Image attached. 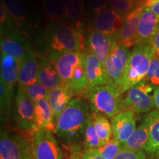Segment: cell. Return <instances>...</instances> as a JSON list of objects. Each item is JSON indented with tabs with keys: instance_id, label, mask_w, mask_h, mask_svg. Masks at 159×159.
Here are the masks:
<instances>
[{
	"instance_id": "obj_9",
	"label": "cell",
	"mask_w": 159,
	"mask_h": 159,
	"mask_svg": "<svg viewBox=\"0 0 159 159\" xmlns=\"http://www.w3.org/2000/svg\"><path fill=\"white\" fill-rule=\"evenodd\" d=\"M144 2V0H141L136 8L125 17L124 25L118 33L113 36L119 43L128 48L136 46L139 21L145 8Z\"/></svg>"
},
{
	"instance_id": "obj_43",
	"label": "cell",
	"mask_w": 159,
	"mask_h": 159,
	"mask_svg": "<svg viewBox=\"0 0 159 159\" xmlns=\"http://www.w3.org/2000/svg\"><path fill=\"white\" fill-rule=\"evenodd\" d=\"M32 159H35V158H34V157H33V158H32Z\"/></svg>"
},
{
	"instance_id": "obj_5",
	"label": "cell",
	"mask_w": 159,
	"mask_h": 159,
	"mask_svg": "<svg viewBox=\"0 0 159 159\" xmlns=\"http://www.w3.org/2000/svg\"><path fill=\"white\" fill-rule=\"evenodd\" d=\"M30 139L19 134L2 130L0 159H32Z\"/></svg>"
},
{
	"instance_id": "obj_13",
	"label": "cell",
	"mask_w": 159,
	"mask_h": 159,
	"mask_svg": "<svg viewBox=\"0 0 159 159\" xmlns=\"http://www.w3.org/2000/svg\"><path fill=\"white\" fill-rule=\"evenodd\" d=\"M85 59V53L80 52H66L51 57L63 83L70 80L73 71Z\"/></svg>"
},
{
	"instance_id": "obj_30",
	"label": "cell",
	"mask_w": 159,
	"mask_h": 159,
	"mask_svg": "<svg viewBox=\"0 0 159 159\" xmlns=\"http://www.w3.org/2000/svg\"><path fill=\"white\" fill-rule=\"evenodd\" d=\"M19 90H21V89H19ZM21 91L30 99L35 102L40 99H47L49 90L45 88L43 85L40 84L39 82H35L27 85Z\"/></svg>"
},
{
	"instance_id": "obj_20",
	"label": "cell",
	"mask_w": 159,
	"mask_h": 159,
	"mask_svg": "<svg viewBox=\"0 0 159 159\" xmlns=\"http://www.w3.org/2000/svg\"><path fill=\"white\" fill-rule=\"evenodd\" d=\"M39 63L34 52L30 49L21 61L19 79H18V89L22 90L27 85L38 82V71Z\"/></svg>"
},
{
	"instance_id": "obj_21",
	"label": "cell",
	"mask_w": 159,
	"mask_h": 159,
	"mask_svg": "<svg viewBox=\"0 0 159 159\" xmlns=\"http://www.w3.org/2000/svg\"><path fill=\"white\" fill-rule=\"evenodd\" d=\"M37 81L48 90L56 88L63 84L54 63L50 60L41 58L39 61Z\"/></svg>"
},
{
	"instance_id": "obj_33",
	"label": "cell",
	"mask_w": 159,
	"mask_h": 159,
	"mask_svg": "<svg viewBox=\"0 0 159 159\" xmlns=\"http://www.w3.org/2000/svg\"><path fill=\"white\" fill-rule=\"evenodd\" d=\"M153 87L154 89L159 86V56L155 55L151 61L150 68L146 77L143 80Z\"/></svg>"
},
{
	"instance_id": "obj_23",
	"label": "cell",
	"mask_w": 159,
	"mask_h": 159,
	"mask_svg": "<svg viewBox=\"0 0 159 159\" xmlns=\"http://www.w3.org/2000/svg\"><path fill=\"white\" fill-rule=\"evenodd\" d=\"M149 125V140L144 150L152 159H159V110L152 111L145 116Z\"/></svg>"
},
{
	"instance_id": "obj_15",
	"label": "cell",
	"mask_w": 159,
	"mask_h": 159,
	"mask_svg": "<svg viewBox=\"0 0 159 159\" xmlns=\"http://www.w3.org/2000/svg\"><path fill=\"white\" fill-rule=\"evenodd\" d=\"M125 17L112 9L105 10L97 14L94 21L95 30L113 37L124 25Z\"/></svg>"
},
{
	"instance_id": "obj_29",
	"label": "cell",
	"mask_w": 159,
	"mask_h": 159,
	"mask_svg": "<svg viewBox=\"0 0 159 159\" xmlns=\"http://www.w3.org/2000/svg\"><path fill=\"white\" fill-rule=\"evenodd\" d=\"M83 138V147L85 149H94L102 145V142L97 136L91 115L87 121Z\"/></svg>"
},
{
	"instance_id": "obj_41",
	"label": "cell",
	"mask_w": 159,
	"mask_h": 159,
	"mask_svg": "<svg viewBox=\"0 0 159 159\" xmlns=\"http://www.w3.org/2000/svg\"><path fill=\"white\" fill-rule=\"evenodd\" d=\"M148 8L150 9L154 14H156L157 16L159 17V2H157L156 4H154V5L150 6V7H148Z\"/></svg>"
},
{
	"instance_id": "obj_28",
	"label": "cell",
	"mask_w": 159,
	"mask_h": 159,
	"mask_svg": "<svg viewBox=\"0 0 159 159\" xmlns=\"http://www.w3.org/2000/svg\"><path fill=\"white\" fill-rule=\"evenodd\" d=\"M43 7L46 14L54 21H61L70 18L61 0H43Z\"/></svg>"
},
{
	"instance_id": "obj_34",
	"label": "cell",
	"mask_w": 159,
	"mask_h": 159,
	"mask_svg": "<svg viewBox=\"0 0 159 159\" xmlns=\"http://www.w3.org/2000/svg\"><path fill=\"white\" fill-rule=\"evenodd\" d=\"M68 12L69 17L79 21L83 16V0H61Z\"/></svg>"
},
{
	"instance_id": "obj_17",
	"label": "cell",
	"mask_w": 159,
	"mask_h": 159,
	"mask_svg": "<svg viewBox=\"0 0 159 159\" xmlns=\"http://www.w3.org/2000/svg\"><path fill=\"white\" fill-rule=\"evenodd\" d=\"M35 119L31 134L39 130H47L55 132V119L50 105L47 99H42L35 102Z\"/></svg>"
},
{
	"instance_id": "obj_32",
	"label": "cell",
	"mask_w": 159,
	"mask_h": 159,
	"mask_svg": "<svg viewBox=\"0 0 159 159\" xmlns=\"http://www.w3.org/2000/svg\"><path fill=\"white\" fill-rule=\"evenodd\" d=\"M96 149L103 159H115L122 149V144L112 138L106 144Z\"/></svg>"
},
{
	"instance_id": "obj_14",
	"label": "cell",
	"mask_w": 159,
	"mask_h": 159,
	"mask_svg": "<svg viewBox=\"0 0 159 159\" xmlns=\"http://www.w3.org/2000/svg\"><path fill=\"white\" fill-rule=\"evenodd\" d=\"M85 65L89 82L88 87L99 86L113 83L107 74L104 65L89 51L85 52Z\"/></svg>"
},
{
	"instance_id": "obj_19",
	"label": "cell",
	"mask_w": 159,
	"mask_h": 159,
	"mask_svg": "<svg viewBox=\"0 0 159 159\" xmlns=\"http://www.w3.org/2000/svg\"><path fill=\"white\" fill-rule=\"evenodd\" d=\"M75 94L69 83H63L58 87L49 91L47 99L56 119L68 106Z\"/></svg>"
},
{
	"instance_id": "obj_4",
	"label": "cell",
	"mask_w": 159,
	"mask_h": 159,
	"mask_svg": "<svg viewBox=\"0 0 159 159\" xmlns=\"http://www.w3.org/2000/svg\"><path fill=\"white\" fill-rule=\"evenodd\" d=\"M154 55L155 51L150 44L135 46L119 86L123 92H126L144 79Z\"/></svg>"
},
{
	"instance_id": "obj_1",
	"label": "cell",
	"mask_w": 159,
	"mask_h": 159,
	"mask_svg": "<svg viewBox=\"0 0 159 159\" xmlns=\"http://www.w3.org/2000/svg\"><path fill=\"white\" fill-rule=\"evenodd\" d=\"M91 115L85 100L75 97L55 119V132L66 143H77L83 137L87 121Z\"/></svg>"
},
{
	"instance_id": "obj_22",
	"label": "cell",
	"mask_w": 159,
	"mask_h": 159,
	"mask_svg": "<svg viewBox=\"0 0 159 159\" xmlns=\"http://www.w3.org/2000/svg\"><path fill=\"white\" fill-rule=\"evenodd\" d=\"M20 65L21 61L19 60L1 52V80L11 90H13L16 83L18 82Z\"/></svg>"
},
{
	"instance_id": "obj_7",
	"label": "cell",
	"mask_w": 159,
	"mask_h": 159,
	"mask_svg": "<svg viewBox=\"0 0 159 159\" xmlns=\"http://www.w3.org/2000/svg\"><path fill=\"white\" fill-rule=\"evenodd\" d=\"M32 152L35 159H63V152L53 133L43 130L31 136Z\"/></svg>"
},
{
	"instance_id": "obj_12",
	"label": "cell",
	"mask_w": 159,
	"mask_h": 159,
	"mask_svg": "<svg viewBox=\"0 0 159 159\" xmlns=\"http://www.w3.org/2000/svg\"><path fill=\"white\" fill-rule=\"evenodd\" d=\"M0 47L2 52L11 55L21 61L32 49L23 34L18 30L1 34Z\"/></svg>"
},
{
	"instance_id": "obj_42",
	"label": "cell",
	"mask_w": 159,
	"mask_h": 159,
	"mask_svg": "<svg viewBox=\"0 0 159 159\" xmlns=\"http://www.w3.org/2000/svg\"><path fill=\"white\" fill-rule=\"evenodd\" d=\"M157 2H159V0H144V4L145 7H148Z\"/></svg>"
},
{
	"instance_id": "obj_35",
	"label": "cell",
	"mask_w": 159,
	"mask_h": 159,
	"mask_svg": "<svg viewBox=\"0 0 159 159\" xmlns=\"http://www.w3.org/2000/svg\"><path fill=\"white\" fill-rule=\"evenodd\" d=\"M13 91L6 85L2 80L0 81V103L1 112H5L10 108L13 99Z\"/></svg>"
},
{
	"instance_id": "obj_27",
	"label": "cell",
	"mask_w": 159,
	"mask_h": 159,
	"mask_svg": "<svg viewBox=\"0 0 159 159\" xmlns=\"http://www.w3.org/2000/svg\"><path fill=\"white\" fill-rule=\"evenodd\" d=\"M69 85L74 91L75 95H80L85 89L88 88L89 82L85 71V59L80 64L77 66L73 71Z\"/></svg>"
},
{
	"instance_id": "obj_10",
	"label": "cell",
	"mask_w": 159,
	"mask_h": 159,
	"mask_svg": "<svg viewBox=\"0 0 159 159\" xmlns=\"http://www.w3.org/2000/svg\"><path fill=\"white\" fill-rule=\"evenodd\" d=\"M35 113V102L26 96L22 91L18 89L15 97L14 119L19 128L28 133L30 136L34 123Z\"/></svg>"
},
{
	"instance_id": "obj_39",
	"label": "cell",
	"mask_w": 159,
	"mask_h": 159,
	"mask_svg": "<svg viewBox=\"0 0 159 159\" xmlns=\"http://www.w3.org/2000/svg\"><path fill=\"white\" fill-rule=\"evenodd\" d=\"M149 44L154 49L155 55H159V29L157 30L156 34L152 37V39H151Z\"/></svg>"
},
{
	"instance_id": "obj_25",
	"label": "cell",
	"mask_w": 159,
	"mask_h": 159,
	"mask_svg": "<svg viewBox=\"0 0 159 159\" xmlns=\"http://www.w3.org/2000/svg\"><path fill=\"white\" fill-rule=\"evenodd\" d=\"M149 125L146 119L141 124L128 140L122 144L123 148L130 150H144L149 140Z\"/></svg>"
},
{
	"instance_id": "obj_36",
	"label": "cell",
	"mask_w": 159,
	"mask_h": 159,
	"mask_svg": "<svg viewBox=\"0 0 159 159\" xmlns=\"http://www.w3.org/2000/svg\"><path fill=\"white\" fill-rule=\"evenodd\" d=\"M146 157L143 150H130L122 148L115 159H146Z\"/></svg>"
},
{
	"instance_id": "obj_8",
	"label": "cell",
	"mask_w": 159,
	"mask_h": 159,
	"mask_svg": "<svg viewBox=\"0 0 159 159\" xmlns=\"http://www.w3.org/2000/svg\"><path fill=\"white\" fill-rule=\"evenodd\" d=\"M130 53L129 48L119 43L114 39L112 48L104 66L111 81L119 86L122 83Z\"/></svg>"
},
{
	"instance_id": "obj_38",
	"label": "cell",
	"mask_w": 159,
	"mask_h": 159,
	"mask_svg": "<svg viewBox=\"0 0 159 159\" xmlns=\"http://www.w3.org/2000/svg\"><path fill=\"white\" fill-rule=\"evenodd\" d=\"M80 159H103L96 148L85 149L81 154Z\"/></svg>"
},
{
	"instance_id": "obj_11",
	"label": "cell",
	"mask_w": 159,
	"mask_h": 159,
	"mask_svg": "<svg viewBox=\"0 0 159 159\" xmlns=\"http://www.w3.org/2000/svg\"><path fill=\"white\" fill-rule=\"evenodd\" d=\"M113 130V139L123 144L136 129V113L124 111L111 118Z\"/></svg>"
},
{
	"instance_id": "obj_37",
	"label": "cell",
	"mask_w": 159,
	"mask_h": 159,
	"mask_svg": "<svg viewBox=\"0 0 159 159\" xmlns=\"http://www.w3.org/2000/svg\"><path fill=\"white\" fill-rule=\"evenodd\" d=\"M108 1L109 0H89V5L94 13H99L107 7Z\"/></svg>"
},
{
	"instance_id": "obj_40",
	"label": "cell",
	"mask_w": 159,
	"mask_h": 159,
	"mask_svg": "<svg viewBox=\"0 0 159 159\" xmlns=\"http://www.w3.org/2000/svg\"><path fill=\"white\" fill-rule=\"evenodd\" d=\"M153 102H154V108L157 110H159V86L154 89L153 92Z\"/></svg>"
},
{
	"instance_id": "obj_26",
	"label": "cell",
	"mask_w": 159,
	"mask_h": 159,
	"mask_svg": "<svg viewBox=\"0 0 159 159\" xmlns=\"http://www.w3.org/2000/svg\"><path fill=\"white\" fill-rule=\"evenodd\" d=\"M93 122L97 136L101 141L102 145L106 144L113 137V130L111 123L109 122L108 117L100 114L91 113Z\"/></svg>"
},
{
	"instance_id": "obj_16",
	"label": "cell",
	"mask_w": 159,
	"mask_h": 159,
	"mask_svg": "<svg viewBox=\"0 0 159 159\" xmlns=\"http://www.w3.org/2000/svg\"><path fill=\"white\" fill-rule=\"evenodd\" d=\"M113 43L114 38L99 33L95 30L89 33L86 41L89 52L94 54L102 65H105L110 54Z\"/></svg>"
},
{
	"instance_id": "obj_44",
	"label": "cell",
	"mask_w": 159,
	"mask_h": 159,
	"mask_svg": "<svg viewBox=\"0 0 159 159\" xmlns=\"http://www.w3.org/2000/svg\"><path fill=\"white\" fill-rule=\"evenodd\" d=\"M158 56H159V55H158Z\"/></svg>"
},
{
	"instance_id": "obj_3",
	"label": "cell",
	"mask_w": 159,
	"mask_h": 159,
	"mask_svg": "<svg viewBox=\"0 0 159 159\" xmlns=\"http://www.w3.org/2000/svg\"><path fill=\"white\" fill-rule=\"evenodd\" d=\"M85 44L78 30L61 21L52 24L45 33V47L49 59L66 52L85 53Z\"/></svg>"
},
{
	"instance_id": "obj_2",
	"label": "cell",
	"mask_w": 159,
	"mask_h": 159,
	"mask_svg": "<svg viewBox=\"0 0 159 159\" xmlns=\"http://www.w3.org/2000/svg\"><path fill=\"white\" fill-rule=\"evenodd\" d=\"M124 92L116 83L88 87L80 94L87 101L92 112L112 118L127 111L123 99Z\"/></svg>"
},
{
	"instance_id": "obj_31",
	"label": "cell",
	"mask_w": 159,
	"mask_h": 159,
	"mask_svg": "<svg viewBox=\"0 0 159 159\" xmlns=\"http://www.w3.org/2000/svg\"><path fill=\"white\" fill-rule=\"evenodd\" d=\"M141 0H109L111 9L122 16L126 17L140 2Z\"/></svg>"
},
{
	"instance_id": "obj_18",
	"label": "cell",
	"mask_w": 159,
	"mask_h": 159,
	"mask_svg": "<svg viewBox=\"0 0 159 159\" xmlns=\"http://www.w3.org/2000/svg\"><path fill=\"white\" fill-rule=\"evenodd\" d=\"M158 29L159 17L145 7L139 21L136 46L149 44Z\"/></svg>"
},
{
	"instance_id": "obj_6",
	"label": "cell",
	"mask_w": 159,
	"mask_h": 159,
	"mask_svg": "<svg viewBox=\"0 0 159 159\" xmlns=\"http://www.w3.org/2000/svg\"><path fill=\"white\" fill-rule=\"evenodd\" d=\"M154 88L142 80L126 91L123 97L126 110L132 111L136 114H142L150 111L154 108Z\"/></svg>"
},
{
	"instance_id": "obj_24",
	"label": "cell",
	"mask_w": 159,
	"mask_h": 159,
	"mask_svg": "<svg viewBox=\"0 0 159 159\" xmlns=\"http://www.w3.org/2000/svg\"><path fill=\"white\" fill-rule=\"evenodd\" d=\"M2 3L15 21L18 31L21 33L27 22V7L23 0H2Z\"/></svg>"
}]
</instances>
